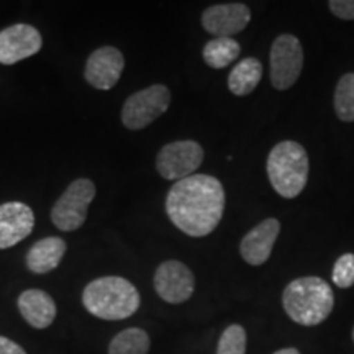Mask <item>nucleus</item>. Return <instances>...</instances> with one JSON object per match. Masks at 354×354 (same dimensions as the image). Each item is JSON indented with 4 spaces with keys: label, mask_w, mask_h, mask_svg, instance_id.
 I'll return each instance as SVG.
<instances>
[{
    "label": "nucleus",
    "mask_w": 354,
    "mask_h": 354,
    "mask_svg": "<svg viewBox=\"0 0 354 354\" xmlns=\"http://www.w3.org/2000/svg\"><path fill=\"white\" fill-rule=\"evenodd\" d=\"M225 212V189L216 177L194 174L177 180L166 196V214L180 232L203 238L218 227Z\"/></svg>",
    "instance_id": "obj_1"
},
{
    "label": "nucleus",
    "mask_w": 354,
    "mask_h": 354,
    "mask_svg": "<svg viewBox=\"0 0 354 354\" xmlns=\"http://www.w3.org/2000/svg\"><path fill=\"white\" fill-rule=\"evenodd\" d=\"M82 304L91 315L117 322L135 315L141 297L135 286L118 276H105L88 282L82 292Z\"/></svg>",
    "instance_id": "obj_2"
},
{
    "label": "nucleus",
    "mask_w": 354,
    "mask_h": 354,
    "mask_svg": "<svg viewBox=\"0 0 354 354\" xmlns=\"http://www.w3.org/2000/svg\"><path fill=\"white\" fill-rule=\"evenodd\" d=\"M282 305L290 320L304 326H315L330 317L335 295L331 286L322 277H299L284 289Z\"/></svg>",
    "instance_id": "obj_3"
},
{
    "label": "nucleus",
    "mask_w": 354,
    "mask_h": 354,
    "mask_svg": "<svg viewBox=\"0 0 354 354\" xmlns=\"http://www.w3.org/2000/svg\"><path fill=\"white\" fill-rule=\"evenodd\" d=\"M268 177L281 197L295 198L302 194L308 180V154L297 141H281L268 156Z\"/></svg>",
    "instance_id": "obj_4"
},
{
    "label": "nucleus",
    "mask_w": 354,
    "mask_h": 354,
    "mask_svg": "<svg viewBox=\"0 0 354 354\" xmlns=\"http://www.w3.org/2000/svg\"><path fill=\"white\" fill-rule=\"evenodd\" d=\"M95 184L79 177L68 185L51 209L53 225L61 232H76L86 223L87 212L95 198Z\"/></svg>",
    "instance_id": "obj_5"
},
{
    "label": "nucleus",
    "mask_w": 354,
    "mask_h": 354,
    "mask_svg": "<svg viewBox=\"0 0 354 354\" xmlns=\"http://www.w3.org/2000/svg\"><path fill=\"white\" fill-rule=\"evenodd\" d=\"M171 105V91L165 84L135 92L125 100L122 107V123L128 130H143L167 112Z\"/></svg>",
    "instance_id": "obj_6"
},
{
    "label": "nucleus",
    "mask_w": 354,
    "mask_h": 354,
    "mask_svg": "<svg viewBox=\"0 0 354 354\" xmlns=\"http://www.w3.org/2000/svg\"><path fill=\"white\" fill-rule=\"evenodd\" d=\"M271 84L277 91H287L297 82L304 68L302 43L290 33L279 35L271 46Z\"/></svg>",
    "instance_id": "obj_7"
},
{
    "label": "nucleus",
    "mask_w": 354,
    "mask_h": 354,
    "mask_svg": "<svg viewBox=\"0 0 354 354\" xmlns=\"http://www.w3.org/2000/svg\"><path fill=\"white\" fill-rule=\"evenodd\" d=\"M203 156V148L194 140L172 141L162 146L156 156V169L159 176L166 180H180L194 176L201 167Z\"/></svg>",
    "instance_id": "obj_8"
},
{
    "label": "nucleus",
    "mask_w": 354,
    "mask_h": 354,
    "mask_svg": "<svg viewBox=\"0 0 354 354\" xmlns=\"http://www.w3.org/2000/svg\"><path fill=\"white\" fill-rule=\"evenodd\" d=\"M154 290L167 304H184L196 290V277L189 266L180 261H165L154 272Z\"/></svg>",
    "instance_id": "obj_9"
},
{
    "label": "nucleus",
    "mask_w": 354,
    "mask_h": 354,
    "mask_svg": "<svg viewBox=\"0 0 354 354\" xmlns=\"http://www.w3.org/2000/svg\"><path fill=\"white\" fill-rule=\"evenodd\" d=\"M43 46L41 33L28 24H15L0 30V64L12 66L28 59Z\"/></svg>",
    "instance_id": "obj_10"
},
{
    "label": "nucleus",
    "mask_w": 354,
    "mask_h": 354,
    "mask_svg": "<svg viewBox=\"0 0 354 354\" xmlns=\"http://www.w3.org/2000/svg\"><path fill=\"white\" fill-rule=\"evenodd\" d=\"M123 69H125L123 53L115 46H100L87 57L84 77L88 86L97 91H110L120 81Z\"/></svg>",
    "instance_id": "obj_11"
},
{
    "label": "nucleus",
    "mask_w": 354,
    "mask_h": 354,
    "mask_svg": "<svg viewBox=\"0 0 354 354\" xmlns=\"http://www.w3.org/2000/svg\"><path fill=\"white\" fill-rule=\"evenodd\" d=\"M251 10L245 3H218L202 13V26L215 38H232L250 25Z\"/></svg>",
    "instance_id": "obj_12"
},
{
    "label": "nucleus",
    "mask_w": 354,
    "mask_h": 354,
    "mask_svg": "<svg viewBox=\"0 0 354 354\" xmlns=\"http://www.w3.org/2000/svg\"><path fill=\"white\" fill-rule=\"evenodd\" d=\"M35 214L24 202H6L0 205V250L17 246L32 234Z\"/></svg>",
    "instance_id": "obj_13"
},
{
    "label": "nucleus",
    "mask_w": 354,
    "mask_h": 354,
    "mask_svg": "<svg viewBox=\"0 0 354 354\" xmlns=\"http://www.w3.org/2000/svg\"><path fill=\"white\" fill-rule=\"evenodd\" d=\"M279 232H281V223L277 218H266L261 221L241 240V258L250 266H263L271 258Z\"/></svg>",
    "instance_id": "obj_14"
},
{
    "label": "nucleus",
    "mask_w": 354,
    "mask_h": 354,
    "mask_svg": "<svg viewBox=\"0 0 354 354\" xmlns=\"http://www.w3.org/2000/svg\"><path fill=\"white\" fill-rule=\"evenodd\" d=\"M20 315L30 326L37 330H44L51 326L56 318V304L48 292L39 289L24 290L17 300Z\"/></svg>",
    "instance_id": "obj_15"
},
{
    "label": "nucleus",
    "mask_w": 354,
    "mask_h": 354,
    "mask_svg": "<svg viewBox=\"0 0 354 354\" xmlns=\"http://www.w3.org/2000/svg\"><path fill=\"white\" fill-rule=\"evenodd\" d=\"M68 245L59 236H46L38 240L26 251V268L35 274H46L55 271L63 261Z\"/></svg>",
    "instance_id": "obj_16"
},
{
    "label": "nucleus",
    "mask_w": 354,
    "mask_h": 354,
    "mask_svg": "<svg viewBox=\"0 0 354 354\" xmlns=\"http://www.w3.org/2000/svg\"><path fill=\"white\" fill-rule=\"evenodd\" d=\"M263 79V64L256 57H245L232 69L228 76V88L233 95H250Z\"/></svg>",
    "instance_id": "obj_17"
},
{
    "label": "nucleus",
    "mask_w": 354,
    "mask_h": 354,
    "mask_svg": "<svg viewBox=\"0 0 354 354\" xmlns=\"http://www.w3.org/2000/svg\"><path fill=\"white\" fill-rule=\"evenodd\" d=\"M241 46L233 38H214L203 46L202 56L212 69H225L238 59Z\"/></svg>",
    "instance_id": "obj_18"
},
{
    "label": "nucleus",
    "mask_w": 354,
    "mask_h": 354,
    "mask_svg": "<svg viewBox=\"0 0 354 354\" xmlns=\"http://www.w3.org/2000/svg\"><path fill=\"white\" fill-rule=\"evenodd\" d=\"M151 339L141 328H127L113 336L109 344V354H148Z\"/></svg>",
    "instance_id": "obj_19"
},
{
    "label": "nucleus",
    "mask_w": 354,
    "mask_h": 354,
    "mask_svg": "<svg viewBox=\"0 0 354 354\" xmlns=\"http://www.w3.org/2000/svg\"><path fill=\"white\" fill-rule=\"evenodd\" d=\"M335 112L342 122H354V73L344 74L336 84Z\"/></svg>",
    "instance_id": "obj_20"
},
{
    "label": "nucleus",
    "mask_w": 354,
    "mask_h": 354,
    "mask_svg": "<svg viewBox=\"0 0 354 354\" xmlns=\"http://www.w3.org/2000/svg\"><path fill=\"white\" fill-rule=\"evenodd\" d=\"M246 330L241 325H230L218 339L216 354H246Z\"/></svg>",
    "instance_id": "obj_21"
},
{
    "label": "nucleus",
    "mask_w": 354,
    "mask_h": 354,
    "mask_svg": "<svg viewBox=\"0 0 354 354\" xmlns=\"http://www.w3.org/2000/svg\"><path fill=\"white\" fill-rule=\"evenodd\" d=\"M331 279L339 289H349L354 286V254L346 253L339 256L333 266Z\"/></svg>",
    "instance_id": "obj_22"
},
{
    "label": "nucleus",
    "mask_w": 354,
    "mask_h": 354,
    "mask_svg": "<svg viewBox=\"0 0 354 354\" xmlns=\"http://www.w3.org/2000/svg\"><path fill=\"white\" fill-rule=\"evenodd\" d=\"M328 7L338 19L354 20V0H330Z\"/></svg>",
    "instance_id": "obj_23"
},
{
    "label": "nucleus",
    "mask_w": 354,
    "mask_h": 354,
    "mask_svg": "<svg viewBox=\"0 0 354 354\" xmlns=\"http://www.w3.org/2000/svg\"><path fill=\"white\" fill-rule=\"evenodd\" d=\"M0 354H26V353L20 344L12 342V339L7 338V336L0 335Z\"/></svg>",
    "instance_id": "obj_24"
},
{
    "label": "nucleus",
    "mask_w": 354,
    "mask_h": 354,
    "mask_svg": "<svg viewBox=\"0 0 354 354\" xmlns=\"http://www.w3.org/2000/svg\"><path fill=\"white\" fill-rule=\"evenodd\" d=\"M274 354H300V351L295 348H284V349H279V351H276Z\"/></svg>",
    "instance_id": "obj_25"
},
{
    "label": "nucleus",
    "mask_w": 354,
    "mask_h": 354,
    "mask_svg": "<svg viewBox=\"0 0 354 354\" xmlns=\"http://www.w3.org/2000/svg\"><path fill=\"white\" fill-rule=\"evenodd\" d=\"M353 342H354V328H353Z\"/></svg>",
    "instance_id": "obj_26"
}]
</instances>
